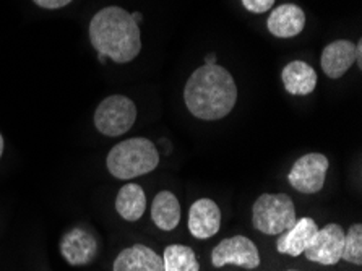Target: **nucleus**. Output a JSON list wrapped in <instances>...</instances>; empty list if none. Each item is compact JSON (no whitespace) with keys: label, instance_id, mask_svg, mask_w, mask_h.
Returning <instances> with one entry per match:
<instances>
[{"label":"nucleus","instance_id":"1","mask_svg":"<svg viewBox=\"0 0 362 271\" xmlns=\"http://www.w3.org/2000/svg\"><path fill=\"white\" fill-rule=\"evenodd\" d=\"M184 101L192 115L202 120H219L231 113L238 101V86L224 67L203 65L184 88Z\"/></svg>","mask_w":362,"mask_h":271},{"label":"nucleus","instance_id":"2","mask_svg":"<svg viewBox=\"0 0 362 271\" xmlns=\"http://www.w3.org/2000/svg\"><path fill=\"white\" fill-rule=\"evenodd\" d=\"M90 41L98 54H104L117 64L132 62L141 51L139 23L127 10L114 5L93 16Z\"/></svg>","mask_w":362,"mask_h":271},{"label":"nucleus","instance_id":"3","mask_svg":"<svg viewBox=\"0 0 362 271\" xmlns=\"http://www.w3.org/2000/svg\"><path fill=\"white\" fill-rule=\"evenodd\" d=\"M160 164V151L155 143L144 137L120 142L107 154L106 166L111 175L120 180L150 174Z\"/></svg>","mask_w":362,"mask_h":271},{"label":"nucleus","instance_id":"4","mask_svg":"<svg viewBox=\"0 0 362 271\" xmlns=\"http://www.w3.org/2000/svg\"><path fill=\"white\" fill-rule=\"evenodd\" d=\"M298 221L293 198L286 193H263L252 207V224L267 236H279Z\"/></svg>","mask_w":362,"mask_h":271},{"label":"nucleus","instance_id":"5","mask_svg":"<svg viewBox=\"0 0 362 271\" xmlns=\"http://www.w3.org/2000/svg\"><path fill=\"white\" fill-rule=\"evenodd\" d=\"M136 106L130 98L114 95L103 99L95 113V127L106 137H120L134 127Z\"/></svg>","mask_w":362,"mask_h":271},{"label":"nucleus","instance_id":"6","mask_svg":"<svg viewBox=\"0 0 362 271\" xmlns=\"http://www.w3.org/2000/svg\"><path fill=\"white\" fill-rule=\"evenodd\" d=\"M328 168H330V161L325 154L307 153L293 164L288 180L294 190L305 195H314L325 185Z\"/></svg>","mask_w":362,"mask_h":271},{"label":"nucleus","instance_id":"7","mask_svg":"<svg viewBox=\"0 0 362 271\" xmlns=\"http://www.w3.org/2000/svg\"><path fill=\"white\" fill-rule=\"evenodd\" d=\"M259 248L245 236H233L219 242L211 252V263L215 268H223L226 265H235L247 270L260 267Z\"/></svg>","mask_w":362,"mask_h":271},{"label":"nucleus","instance_id":"8","mask_svg":"<svg viewBox=\"0 0 362 271\" xmlns=\"http://www.w3.org/2000/svg\"><path fill=\"white\" fill-rule=\"evenodd\" d=\"M344 242V231L339 224H327L323 228H319L315 236L312 237L310 244L307 246L303 255L309 262L325 265L332 267L341 260Z\"/></svg>","mask_w":362,"mask_h":271},{"label":"nucleus","instance_id":"9","mask_svg":"<svg viewBox=\"0 0 362 271\" xmlns=\"http://www.w3.org/2000/svg\"><path fill=\"white\" fill-rule=\"evenodd\" d=\"M221 228V209L211 198H200L189 209V231L199 241L216 236Z\"/></svg>","mask_w":362,"mask_h":271},{"label":"nucleus","instance_id":"10","mask_svg":"<svg viewBox=\"0 0 362 271\" xmlns=\"http://www.w3.org/2000/svg\"><path fill=\"white\" fill-rule=\"evenodd\" d=\"M60 253L72 267H85L96 258V239L83 228L69 231L60 241Z\"/></svg>","mask_w":362,"mask_h":271},{"label":"nucleus","instance_id":"11","mask_svg":"<svg viewBox=\"0 0 362 271\" xmlns=\"http://www.w3.org/2000/svg\"><path fill=\"white\" fill-rule=\"evenodd\" d=\"M317 231H319V226H317L314 218H300L296 221L293 228L279 234L276 241V250L289 257L303 255Z\"/></svg>","mask_w":362,"mask_h":271},{"label":"nucleus","instance_id":"12","mask_svg":"<svg viewBox=\"0 0 362 271\" xmlns=\"http://www.w3.org/2000/svg\"><path fill=\"white\" fill-rule=\"evenodd\" d=\"M112 271H164L163 257L148 246L135 244L119 253Z\"/></svg>","mask_w":362,"mask_h":271},{"label":"nucleus","instance_id":"13","mask_svg":"<svg viewBox=\"0 0 362 271\" xmlns=\"http://www.w3.org/2000/svg\"><path fill=\"white\" fill-rule=\"evenodd\" d=\"M356 62V44L346 40L330 42L322 52V70L332 80H338Z\"/></svg>","mask_w":362,"mask_h":271},{"label":"nucleus","instance_id":"14","mask_svg":"<svg viewBox=\"0 0 362 271\" xmlns=\"http://www.w3.org/2000/svg\"><path fill=\"white\" fill-rule=\"evenodd\" d=\"M268 31L275 38H288L298 36L305 26V13L299 5L283 4L273 10L270 18L267 21Z\"/></svg>","mask_w":362,"mask_h":271},{"label":"nucleus","instance_id":"15","mask_svg":"<svg viewBox=\"0 0 362 271\" xmlns=\"http://www.w3.org/2000/svg\"><path fill=\"white\" fill-rule=\"evenodd\" d=\"M283 85L289 95L307 96L314 93L317 86V71L303 60H293L281 74Z\"/></svg>","mask_w":362,"mask_h":271},{"label":"nucleus","instance_id":"16","mask_svg":"<svg viewBox=\"0 0 362 271\" xmlns=\"http://www.w3.org/2000/svg\"><path fill=\"white\" fill-rule=\"evenodd\" d=\"M151 219L161 231H173L180 223V203L169 190H161L151 204Z\"/></svg>","mask_w":362,"mask_h":271},{"label":"nucleus","instance_id":"17","mask_svg":"<svg viewBox=\"0 0 362 271\" xmlns=\"http://www.w3.org/2000/svg\"><path fill=\"white\" fill-rule=\"evenodd\" d=\"M146 195L139 184H127L119 190L116 197V212L119 217L135 223L145 214Z\"/></svg>","mask_w":362,"mask_h":271},{"label":"nucleus","instance_id":"18","mask_svg":"<svg viewBox=\"0 0 362 271\" xmlns=\"http://www.w3.org/2000/svg\"><path fill=\"white\" fill-rule=\"evenodd\" d=\"M164 271H200V262L194 248L182 244H171L163 252Z\"/></svg>","mask_w":362,"mask_h":271},{"label":"nucleus","instance_id":"19","mask_svg":"<svg viewBox=\"0 0 362 271\" xmlns=\"http://www.w3.org/2000/svg\"><path fill=\"white\" fill-rule=\"evenodd\" d=\"M341 260L353 265L362 263V226L359 223L353 224L348 232H344Z\"/></svg>","mask_w":362,"mask_h":271},{"label":"nucleus","instance_id":"20","mask_svg":"<svg viewBox=\"0 0 362 271\" xmlns=\"http://www.w3.org/2000/svg\"><path fill=\"white\" fill-rule=\"evenodd\" d=\"M243 5L252 13H265L275 5V0H243Z\"/></svg>","mask_w":362,"mask_h":271},{"label":"nucleus","instance_id":"21","mask_svg":"<svg viewBox=\"0 0 362 271\" xmlns=\"http://www.w3.org/2000/svg\"><path fill=\"white\" fill-rule=\"evenodd\" d=\"M33 2H35L36 5H40V7H42V8L56 10V8L67 7L72 0H33Z\"/></svg>","mask_w":362,"mask_h":271},{"label":"nucleus","instance_id":"22","mask_svg":"<svg viewBox=\"0 0 362 271\" xmlns=\"http://www.w3.org/2000/svg\"><path fill=\"white\" fill-rule=\"evenodd\" d=\"M356 62H358L359 67H362V42L361 41L356 44Z\"/></svg>","mask_w":362,"mask_h":271},{"label":"nucleus","instance_id":"23","mask_svg":"<svg viewBox=\"0 0 362 271\" xmlns=\"http://www.w3.org/2000/svg\"><path fill=\"white\" fill-rule=\"evenodd\" d=\"M216 64V54H208L205 59V65H215Z\"/></svg>","mask_w":362,"mask_h":271},{"label":"nucleus","instance_id":"24","mask_svg":"<svg viewBox=\"0 0 362 271\" xmlns=\"http://www.w3.org/2000/svg\"><path fill=\"white\" fill-rule=\"evenodd\" d=\"M132 18H134L135 23H140V21L144 20V15H141L140 12H135V13H132Z\"/></svg>","mask_w":362,"mask_h":271},{"label":"nucleus","instance_id":"25","mask_svg":"<svg viewBox=\"0 0 362 271\" xmlns=\"http://www.w3.org/2000/svg\"><path fill=\"white\" fill-rule=\"evenodd\" d=\"M2 154H4V137L0 134V158H2Z\"/></svg>","mask_w":362,"mask_h":271},{"label":"nucleus","instance_id":"26","mask_svg":"<svg viewBox=\"0 0 362 271\" xmlns=\"http://www.w3.org/2000/svg\"><path fill=\"white\" fill-rule=\"evenodd\" d=\"M106 59H107V57H106V55H104V54H100V62H101V64H104V62H106Z\"/></svg>","mask_w":362,"mask_h":271},{"label":"nucleus","instance_id":"27","mask_svg":"<svg viewBox=\"0 0 362 271\" xmlns=\"http://www.w3.org/2000/svg\"><path fill=\"white\" fill-rule=\"evenodd\" d=\"M288 271H298V270H288Z\"/></svg>","mask_w":362,"mask_h":271}]
</instances>
